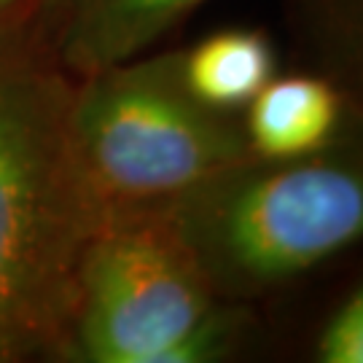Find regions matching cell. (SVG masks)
Instances as JSON below:
<instances>
[{"mask_svg":"<svg viewBox=\"0 0 363 363\" xmlns=\"http://www.w3.org/2000/svg\"><path fill=\"white\" fill-rule=\"evenodd\" d=\"M162 210L216 294L261 296L363 245V135L247 156Z\"/></svg>","mask_w":363,"mask_h":363,"instance_id":"obj_1","label":"cell"},{"mask_svg":"<svg viewBox=\"0 0 363 363\" xmlns=\"http://www.w3.org/2000/svg\"><path fill=\"white\" fill-rule=\"evenodd\" d=\"M105 220L54 97L35 78L0 76V361L76 307L81 256Z\"/></svg>","mask_w":363,"mask_h":363,"instance_id":"obj_2","label":"cell"},{"mask_svg":"<svg viewBox=\"0 0 363 363\" xmlns=\"http://www.w3.org/2000/svg\"><path fill=\"white\" fill-rule=\"evenodd\" d=\"M67 135L108 218L167 208L250 156L240 116L189 97L167 57L94 73L70 108Z\"/></svg>","mask_w":363,"mask_h":363,"instance_id":"obj_3","label":"cell"},{"mask_svg":"<svg viewBox=\"0 0 363 363\" xmlns=\"http://www.w3.org/2000/svg\"><path fill=\"white\" fill-rule=\"evenodd\" d=\"M216 291L164 210L108 218L78 267V350L94 363H164L216 310Z\"/></svg>","mask_w":363,"mask_h":363,"instance_id":"obj_4","label":"cell"},{"mask_svg":"<svg viewBox=\"0 0 363 363\" xmlns=\"http://www.w3.org/2000/svg\"><path fill=\"white\" fill-rule=\"evenodd\" d=\"M250 156L288 159L323 151L355 130L350 111L323 76L312 70L274 73L240 113Z\"/></svg>","mask_w":363,"mask_h":363,"instance_id":"obj_5","label":"cell"},{"mask_svg":"<svg viewBox=\"0 0 363 363\" xmlns=\"http://www.w3.org/2000/svg\"><path fill=\"white\" fill-rule=\"evenodd\" d=\"M167 65L196 103L240 116L277 73V57L267 33L232 27L199 40L189 52L167 57Z\"/></svg>","mask_w":363,"mask_h":363,"instance_id":"obj_6","label":"cell"},{"mask_svg":"<svg viewBox=\"0 0 363 363\" xmlns=\"http://www.w3.org/2000/svg\"><path fill=\"white\" fill-rule=\"evenodd\" d=\"M205 0H73L67 57L86 73H100L164 38Z\"/></svg>","mask_w":363,"mask_h":363,"instance_id":"obj_7","label":"cell"},{"mask_svg":"<svg viewBox=\"0 0 363 363\" xmlns=\"http://www.w3.org/2000/svg\"><path fill=\"white\" fill-rule=\"evenodd\" d=\"M286 22L298 65L342 94L363 135V0H286Z\"/></svg>","mask_w":363,"mask_h":363,"instance_id":"obj_8","label":"cell"},{"mask_svg":"<svg viewBox=\"0 0 363 363\" xmlns=\"http://www.w3.org/2000/svg\"><path fill=\"white\" fill-rule=\"evenodd\" d=\"M320 363H363V283L325 320L315 342Z\"/></svg>","mask_w":363,"mask_h":363,"instance_id":"obj_9","label":"cell"}]
</instances>
